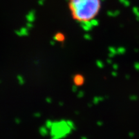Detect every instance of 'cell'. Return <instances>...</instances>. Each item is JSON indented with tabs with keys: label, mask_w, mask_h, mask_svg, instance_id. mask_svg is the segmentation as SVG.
Returning a JSON list of instances; mask_svg holds the SVG:
<instances>
[{
	"label": "cell",
	"mask_w": 139,
	"mask_h": 139,
	"mask_svg": "<svg viewBox=\"0 0 139 139\" xmlns=\"http://www.w3.org/2000/svg\"><path fill=\"white\" fill-rule=\"evenodd\" d=\"M54 38L55 41H57V42H62L63 41H65V36L63 34V33L61 32H57L56 34L55 35Z\"/></svg>",
	"instance_id": "obj_3"
},
{
	"label": "cell",
	"mask_w": 139,
	"mask_h": 139,
	"mask_svg": "<svg viewBox=\"0 0 139 139\" xmlns=\"http://www.w3.org/2000/svg\"><path fill=\"white\" fill-rule=\"evenodd\" d=\"M68 6L72 18L81 23L90 22L101 10L100 0H70Z\"/></svg>",
	"instance_id": "obj_1"
},
{
	"label": "cell",
	"mask_w": 139,
	"mask_h": 139,
	"mask_svg": "<svg viewBox=\"0 0 139 139\" xmlns=\"http://www.w3.org/2000/svg\"><path fill=\"white\" fill-rule=\"evenodd\" d=\"M73 82L77 86H80V85H83V83H84V78L82 75H77L73 78Z\"/></svg>",
	"instance_id": "obj_2"
}]
</instances>
